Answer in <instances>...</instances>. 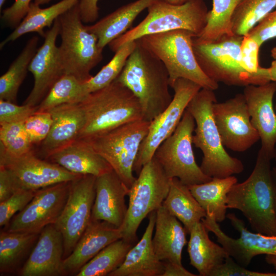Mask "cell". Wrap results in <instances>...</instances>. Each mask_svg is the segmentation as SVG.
Here are the masks:
<instances>
[{
  "instance_id": "obj_1",
  "label": "cell",
  "mask_w": 276,
  "mask_h": 276,
  "mask_svg": "<svg viewBox=\"0 0 276 276\" xmlns=\"http://www.w3.org/2000/svg\"><path fill=\"white\" fill-rule=\"evenodd\" d=\"M268 152L260 148L249 177L227 194V209L239 210L256 232L276 235L275 188Z\"/></svg>"
},
{
  "instance_id": "obj_2",
  "label": "cell",
  "mask_w": 276,
  "mask_h": 276,
  "mask_svg": "<svg viewBox=\"0 0 276 276\" xmlns=\"http://www.w3.org/2000/svg\"><path fill=\"white\" fill-rule=\"evenodd\" d=\"M116 79L139 99L144 120L151 122L172 100L169 89V74L165 66L137 42Z\"/></svg>"
},
{
  "instance_id": "obj_3",
  "label": "cell",
  "mask_w": 276,
  "mask_h": 276,
  "mask_svg": "<svg viewBox=\"0 0 276 276\" xmlns=\"http://www.w3.org/2000/svg\"><path fill=\"white\" fill-rule=\"evenodd\" d=\"M217 102L214 90L201 88L187 109L195 120L193 144L203 154L202 171L211 178H221L241 173L244 166L226 152L222 144L213 114V106Z\"/></svg>"
},
{
  "instance_id": "obj_4",
  "label": "cell",
  "mask_w": 276,
  "mask_h": 276,
  "mask_svg": "<svg viewBox=\"0 0 276 276\" xmlns=\"http://www.w3.org/2000/svg\"><path fill=\"white\" fill-rule=\"evenodd\" d=\"M80 105L85 123L77 140H87L123 125L143 120L139 99L117 79L88 95Z\"/></svg>"
},
{
  "instance_id": "obj_5",
  "label": "cell",
  "mask_w": 276,
  "mask_h": 276,
  "mask_svg": "<svg viewBox=\"0 0 276 276\" xmlns=\"http://www.w3.org/2000/svg\"><path fill=\"white\" fill-rule=\"evenodd\" d=\"M194 37L189 31L175 30L146 35L136 41L164 64L171 87L177 79L183 78L214 91L218 88V83L210 78L198 64L193 50Z\"/></svg>"
},
{
  "instance_id": "obj_6",
  "label": "cell",
  "mask_w": 276,
  "mask_h": 276,
  "mask_svg": "<svg viewBox=\"0 0 276 276\" xmlns=\"http://www.w3.org/2000/svg\"><path fill=\"white\" fill-rule=\"evenodd\" d=\"M242 37L234 34L210 43L193 41L194 52L200 68L212 80L229 86L245 87L271 82L268 68L262 67L258 72L250 73L242 67L240 53Z\"/></svg>"
},
{
  "instance_id": "obj_7",
  "label": "cell",
  "mask_w": 276,
  "mask_h": 276,
  "mask_svg": "<svg viewBox=\"0 0 276 276\" xmlns=\"http://www.w3.org/2000/svg\"><path fill=\"white\" fill-rule=\"evenodd\" d=\"M147 10V16L139 24L108 44L112 52L144 36L175 30L189 31L196 37L204 28L209 11L203 0H192L180 5L155 0Z\"/></svg>"
},
{
  "instance_id": "obj_8",
  "label": "cell",
  "mask_w": 276,
  "mask_h": 276,
  "mask_svg": "<svg viewBox=\"0 0 276 276\" xmlns=\"http://www.w3.org/2000/svg\"><path fill=\"white\" fill-rule=\"evenodd\" d=\"M61 39L59 54L64 74L86 82L90 71L102 60L98 38L87 30L81 19L78 3L59 17Z\"/></svg>"
},
{
  "instance_id": "obj_9",
  "label": "cell",
  "mask_w": 276,
  "mask_h": 276,
  "mask_svg": "<svg viewBox=\"0 0 276 276\" xmlns=\"http://www.w3.org/2000/svg\"><path fill=\"white\" fill-rule=\"evenodd\" d=\"M129 189V203L124 222L120 227L122 239L136 244L140 224L163 203L169 191L170 179L153 156L144 165Z\"/></svg>"
},
{
  "instance_id": "obj_10",
  "label": "cell",
  "mask_w": 276,
  "mask_h": 276,
  "mask_svg": "<svg viewBox=\"0 0 276 276\" xmlns=\"http://www.w3.org/2000/svg\"><path fill=\"white\" fill-rule=\"evenodd\" d=\"M195 120L186 109L174 132L156 149L154 157L167 176L177 178L190 186L206 182L212 178L205 175L195 160L193 149Z\"/></svg>"
},
{
  "instance_id": "obj_11",
  "label": "cell",
  "mask_w": 276,
  "mask_h": 276,
  "mask_svg": "<svg viewBox=\"0 0 276 276\" xmlns=\"http://www.w3.org/2000/svg\"><path fill=\"white\" fill-rule=\"evenodd\" d=\"M150 122L141 120L119 126L87 140L93 149L111 166L129 189L136 178L133 167Z\"/></svg>"
},
{
  "instance_id": "obj_12",
  "label": "cell",
  "mask_w": 276,
  "mask_h": 276,
  "mask_svg": "<svg viewBox=\"0 0 276 276\" xmlns=\"http://www.w3.org/2000/svg\"><path fill=\"white\" fill-rule=\"evenodd\" d=\"M171 88L174 95L171 103L150 122L148 133L141 145L133 167L137 174L153 157L158 147L174 132L190 101L202 88L197 83L183 78L177 79Z\"/></svg>"
},
{
  "instance_id": "obj_13",
  "label": "cell",
  "mask_w": 276,
  "mask_h": 276,
  "mask_svg": "<svg viewBox=\"0 0 276 276\" xmlns=\"http://www.w3.org/2000/svg\"><path fill=\"white\" fill-rule=\"evenodd\" d=\"M96 177L81 175L72 181L65 206L55 224L63 240V258L68 257L91 220Z\"/></svg>"
},
{
  "instance_id": "obj_14",
  "label": "cell",
  "mask_w": 276,
  "mask_h": 276,
  "mask_svg": "<svg viewBox=\"0 0 276 276\" xmlns=\"http://www.w3.org/2000/svg\"><path fill=\"white\" fill-rule=\"evenodd\" d=\"M0 166L5 167L10 173L16 191H36L54 184L73 181L81 175L39 158L33 150L15 156L9 154L1 146Z\"/></svg>"
},
{
  "instance_id": "obj_15",
  "label": "cell",
  "mask_w": 276,
  "mask_h": 276,
  "mask_svg": "<svg viewBox=\"0 0 276 276\" xmlns=\"http://www.w3.org/2000/svg\"><path fill=\"white\" fill-rule=\"evenodd\" d=\"M71 182H60L36 190L31 201L13 216L5 231L40 233L47 225L55 224L67 200Z\"/></svg>"
},
{
  "instance_id": "obj_16",
  "label": "cell",
  "mask_w": 276,
  "mask_h": 276,
  "mask_svg": "<svg viewBox=\"0 0 276 276\" xmlns=\"http://www.w3.org/2000/svg\"><path fill=\"white\" fill-rule=\"evenodd\" d=\"M214 119L223 146L232 151H247L260 140L243 94L213 106Z\"/></svg>"
},
{
  "instance_id": "obj_17",
  "label": "cell",
  "mask_w": 276,
  "mask_h": 276,
  "mask_svg": "<svg viewBox=\"0 0 276 276\" xmlns=\"http://www.w3.org/2000/svg\"><path fill=\"white\" fill-rule=\"evenodd\" d=\"M226 218L239 232V238H233L227 235L218 222L209 216L206 215L201 221L209 232L214 234L217 241L237 263L247 267L256 256L276 255V235L268 236L251 232L245 227L244 221L234 213L227 214Z\"/></svg>"
},
{
  "instance_id": "obj_18",
  "label": "cell",
  "mask_w": 276,
  "mask_h": 276,
  "mask_svg": "<svg viewBox=\"0 0 276 276\" xmlns=\"http://www.w3.org/2000/svg\"><path fill=\"white\" fill-rule=\"evenodd\" d=\"M60 24L57 18L45 32L44 42L38 48L29 66L34 77L32 90L23 104L37 106L53 85L64 74L56 40L60 34Z\"/></svg>"
},
{
  "instance_id": "obj_19",
  "label": "cell",
  "mask_w": 276,
  "mask_h": 276,
  "mask_svg": "<svg viewBox=\"0 0 276 276\" xmlns=\"http://www.w3.org/2000/svg\"><path fill=\"white\" fill-rule=\"evenodd\" d=\"M275 93L276 82L273 81L247 85L243 93L251 122L260 136L261 148L272 158L276 145V113L273 101Z\"/></svg>"
},
{
  "instance_id": "obj_20",
  "label": "cell",
  "mask_w": 276,
  "mask_h": 276,
  "mask_svg": "<svg viewBox=\"0 0 276 276\" xmlns=\"http://www.w3.org/2000/svg\"><path fill=\"white\" fill-rule=\"evenodd\" d=\"M63 240L55 224L40 232L29 257L20 270V276L65 275Z\"/></svg>"
},
{
  "instance_id": "obj_21",
  "label": "cell",
  "mask_w": 276,
  "mask_h": 276,
  "mask_svg": "<svg viewBox=\"0 0 276 276\" xmlns=\"http://www.w3.org/2000/svg\"><path fill=\"white\" fill-rule=\"evenodd\" d=\"M95 189L91 220L106 221L120 228L126 214L125 197L129 189L113 170L96 177Z\"/></svg>"
},
{
  "instance_id": "obj_22",
  "label": "cell",
  "mask_w": 276,
  "mask_h": 276,
  "mask_svg": "<svg viewBox=\"0 0 276 276\" xmlns=\"http://www.w3.org/2000/svg\"><path fill=\"white\" fill-rule=\"evenodd\" d=\"M122 238L119 227L106 221L90 220L72 253L63 260L65 275H76L101 250Z\"/></svg>"
},
{
  "instance_id": "obj_23",
  "label": "cell",
  "mask_w": 276,
  "mask_h": 276,
  "mask_svg": "<svg viewBox=\"0 0 276 276\" xmlns=\"http://www.w3.org/2000/svg\"><path fill=\"white\" fill-rule=\"evenodd\" d=\"M53 120L51 130L40 144L45 158L76 141L85 123L84 110L80 103L64 104L49 110Z\"/></svg>"
},
{
  "instance_id": "obj_24",
  "label": "cell",
  "mask_w": 276,
  "mask_h": 276,
  "mask_svg": "<svg viewBox=\"0 0 276 276\" xmlns=\"http://www.w3.org/2000/svg\"><path fill=\"white\" fill-rule=\"evenodd\" d=\"M149 215L142 238L130 249L122 264L108 276H162L164 263L156 255L152 245L156 211Z\"/></svg>"
},
{
  "instance_id": "obj_25",
  "label": "cell",
  "mask_w": 276,
  "mask_h": 276,
  "mask_svg": "<svg viewBox=\"0 0 276 276\" xmlns=\"http://www.w3.org/2000/svg\"><path fill=\"white\" fill-rule=\"evenodd\" d=\"M154 229L152 245L158 258L163 262L182 265V252L187 243V232L163 205L156 210Z\"/></svg>"
},
{
  "instance_id": "obj_26",
  "label": "cell",
  "mask_w": 276,
  "mask_h": 276,
  "mask_svg": "<svg viewBox=\"0 0 276 276\" xmlns=\"http://www.w3.org/2000/svg\"><path fill=\"white\" fill-rule=\"evenodd\" d=\"M46 159L78 175L96 177L112 169L109 164L86 142L76 140Z\"/></svg>"
},
{
  "instance_id": "obj_27",
  "label": "cell",
  "mask_w": 276,
  "mask_h": 276,
  "mask_svg": "<svg viewBox=\"0 0 276 276\" xmlns=\"http://www.w3.org/2000/svg\"><path fill=\"white\" fill-rule=\"evenodd\" d=\"M154 1L136 0L131 2L85 27L97 36L98 47L103 50L111 41L126 33L140 13Z\"/></svg>"
},
{
  "instance_id": "obj_28",
  "label": "cell",
  "mask_w": 276,
  "mask_h": 276,
  "mask_svg": "<svg viewBox=\"0 0 276 276\" xmlns=\"http://www.w3.org/2000/svg\"><path fill=\"white\" fill-rule=\"evenodd\" d=\"M208 232L202 221L195 224L189 232L188 252L190 264L201 276H210L212 271L229 257L222 246L210 239Z\"/></svg>"
},
{
  "instance_id": "obj_29",
  "label": "cell",
  "mask_w": 276,
  "mask_h": 276,
  "mask_svg": "<svg viewBox=\"0 0 276 276\" xmlns=\"http://www.w3.org/2000/svg\"><path fill=\"white\" fill-rule=\"evenodd\" d=\"M40 233H0L1 275L17 273L33 250Z\"/></svg>"
},
{
  "instance_id": "obj_30",
  "label": "cell",
  "mask_w": 276,
  "mask_h": 276,
  "mask_svg": "<svg viewBox=\"0 0 276 276\" xmlns=\"http://www.w3.org/2000/svg\"><path fill=\"white\" fill-rule=\"evenodd\" d=\"M79 0H61L45 8L32 2L26 16L18 26L14 29L0 43V48H3L8 43L17 39L29 33H37L44 37L46 27L51 28L55 20L60 16L73 7Z\"/></svg>"
},
{
  "instance_id": "obj_31",
  "label": "cell",
  "mask_w": 276,
  "mask_h": 276,
  "mask_svg": "<svg viewBox=\"0 0 276 276\" xmlns=\"http://www.w3.org/2000/svg\"><path fill=\"white\" fill-rule=\"evenodd\" d=\"M237 182V178L232 175L221 178H212L206 182L188 186L206 215L218 223L226 218L227 194Z\"/></svg>"
},
{
  "instance_id": "obj_32",
  "label": "cell",
  "mask_w": 276,
  "mask_h": 276,
  "mask_svg": "<svg viewBox=\"0 0 276 276\" xmlns=\"http://www.w3.org/2000/svg\"><path fill=\"white\" fill-rule=\"evenodd\" d=\"M163 205L183 225L188 234L195 224L206 216L188 186L177 178L170 179L169 191Z\"/></svg>"
},
{
  "instance_id": "obj_33",
  "label": "cell",
  "mask_w": 276,
  "mask_h": 276,
  "mask_svg": "<svg viewBox=\"0 0 276 276\" xmlns=\"http://www.w3.org/2000/svg\"><path fill=\"white\" fill-rule=\"evenodd\" d=\"M242 0H213L208 11L206 25L201 32L193 38L196 43L214 42L226 35H233V17Z\"/></svg>"
},
{
  "instance_id": "obj_34",
  "label": "cell",
  "mask_w": 276,
  "mask_h": 276,
  "mask_svg": "<svg viewBox=\"0 0 276 276\" xmlns=\"http://www.w3.org/2000/svg\"><path fill=\"white\" fill-rule=\"evenodd\" d=\"M37 36L30 38L8 70L0 77V100L16 103L19 88L29 71V64L38 48Z\"/></svg>"
},
{
  "instance_id": "obj_35",
  "label": "cell",
  "mask_w": 276,
  "mask_h": 276,
  "mask_svg": "<svg viewBox=\"0 0 276 276\" xmlns=\"http://www.w3.org/2000/svg\"><path fill=\"white\" fill-rule=\"evenodd\" d=\"M135 244L119 239L101 250L76 276H106L118 268Z\"/></svg>"
},
{
  "instance_id": "obj_36",
  "label": "cell",
  "mask_w": 276,
  "mask_h": 276,
  "mask_svg": "<svg viewBox=\"0 0 276 276\" xmlns=\"http://www.w3.org/2000/svg\"><path fill=\"white\" fill-rule=\"evenodd\" d=\"M84 82L72 75L63 74L37 106V111H49L64 104L80 103L88 95Z\"/></svg>"
},
{
  "instance_id": "obj_37",
  "label": "cell",
  "mask_w": 276,
  "mask_h": 276,
  "mask_svg": "<svg viewBox=\"0 0 276 276\" xmlns=\"http://www.w3.org/2000/svg\"><path fill=\"white\" fill-rule=\"evenodd\" d=\"M276 8V0H242L233 17L234 34L243 36Z\"/></svg>"
},
{
  "instance_id": "obj_38",
  "label": "cell",
  "mask_w": 276,
  "mask_h": 276,
  "mask_svg": "<svg viewBox=\"0 0 276 276\" xmlns=\"http://www.w3.org/2000/svg\"><path fill=\"white\" fill-rule=\"evenodd\" d=\"M136 45V41L128 42L118 50L109 62L95 76L84 82L88 95L101 89L116 80L122 71L126 61Z\"/></svg>"
},
{
  "instance_id": "obj_39",
  "label": "cell",
  "mask_w": 276,
  "mask_h": 276,
  "mask_svg": "<svg viewBox=\"0 0 276 276\" xmlns=\"http://www.w3.org/2000/svg\"><path fill=\"white\" fill-rule=\"evenodd\" d=\"M0 146L9 154L18 156L32 151L24 123L0 124Z\"/></svg>"
},
{
  "instance_id": "obj_40",
  "label": "cell",
  "mask_w": 276,
  "mask_h": 276,
  "mask_svg": "<svg viewBox=\"0 0 276 276\" xmlns=\"http://www.w3.org/2000/svg\"><path fill=\"white\" fill-rule=\"evenodd\" d=\"M36 191L18 190L9 198L0 202V226L5 228L13 216L31 201Z\"/></svg>"
},
{
  "instance_id": "obj_41",
  "label": "cell",
  "mask_w": 276,
  "mask_h": 276,
  "mask_svg": "<svg viewBox=\"0 0 276 276\" xmlns=\"http://www.w3.org/2000/svg\"><path fill=\"white\" fill-rule=\"evenodd\" d=\"M52 122V117L49 111H36L25 121V129L33 145L40 144L45 139Z\"/></svg>"
},
{
  "instance_id": "obj_42",
  "label": "cell",
  "mask_w": 276,
  "mask_h": 276,
  "mask_svg": "<svg viewBox=\"0 0 276 276\" xmlns=\"http://www.w3.org/2000/svg\"><path fill=\"white\" fill-rule=\"evenodd\" d=\"M37 109V106H31L0 100V124L24 123Z\"/></svg>"
},
{
  "instance_id": "obj_43",
  "label": "cell",
  "mask_w": 276,
  "mask_h": 276,
  "mask_svg": "<svg viewBox=\"0 0 276 276\" xmlns=\"http://www.w3.org/2000/svg\"><path fill=\"white\" fill-rule=\"evenodd\" d=\"M261 46L248 34L243 36L240 45L242 66L250 73L258 72L262 67L259 63V52Z\"/></svg>"
},
{
  "instance_id": "obj_44",
  "label": "cell",
  "mask_w": 276,
  "mask_h": 276,
  "mask_svg": "<svg viewBox=\"0 0 276 276\" xmlns=\"http://www.w3.org/2000/svg\"><path fill=\"white\" fill-rule=\"evenodd\" d=\"M210 276H276V271L263 272L248 270L229 256L212 271Z\"/></svg>"
},
{
  "instance_id": "obj_45",
  "label": "cell",
  "mask_w": 276,
  "mask_h": 276,
  "mask_svg": "<svg viewBox=\"0 0 276 276\" xmlns=\"http://www.w3.org/2000/svg\"><path fill=\"white\" fill-rule=\"evenodd\" d=\"M261 45L276 38V8L260 21L248 33Z\"/></svg>"
},
{
  "instance_id": "obj_46",
  "label": "cell",
  "mask_w": 276,
  "mask_h": 276,
  "mask_svg": "<svg viewBox=\"0 0 276 276\" xmlns=\"http://www.w3.org/2000/svg\"><path fill=\"white\" fill-rule=\"evenodd\" d=\"M32 0H15L10 7L2 11L1 19L7 27L16 28L27 13Z\"/></svg>"
},
{
  "instance_id": "obj_47",
  "label": "cell",
  "mask_w": 276,
  "mask_h": 276,
  "mask_svg": "<svg viewBox=\"0 0 276 276\" xmlns=\"http://www.w3.org/2000/svg\"><path fill=\"white\" fill-rule=\"evenodd\" d=\"M99 0H79L78 6L83 23H94L99 17Z\"/></svg>"
},
{
  "instance_id": "obj_48",
  "label": "cell",
  "mask_w": 276,
  "mask_h": 276,
  "mask_svg": "<svg viewBox=\"0 0 276 276\" xmlns=\"http://www.w3.org/2000/svg\"><path fill=\"white\" fill-rule=\"evenodd\" d=\"M15 191L10 173L5 167L0 166V202L9 198Z\"/></svg>"
},
{
  "instance_id": "obj_49",
  "label": "cell",
  "mask_w": 276,
  "mask_h": 276,
  "mask_svg": "<svg viewBox=\"0 0 276 276\" xmlns=\"http://www.w3.org/2000/svg\"><path fill=\"white\" fill-rule=\"evenodd\" d=\"M164 270L162 276H195L196 274L189 271L182 265L171 262H163Z\"/></svg>"
},
{
  "instance_id": "obj_50",
  "label": "cell",
  "mask_w": 276,
  "mask_h": 276,
  "mask_svg": "<svg viewBox=\"0 0 276 276\" xmlns=\"http://www.w3.org/2000/svg\"><path fill=\"white\" fill-rule=\"evenodd\" d=\"M268 70L270 81L276 82V60L274 59L271 62Z\"/></svg>"
},
{
  "instance_id": "obj_51",
  "label": "cell",
  "mask_w": 276,
  "mask_h": 276,
  "mask_svg": "<svg viewBox=\"0 0 276 276\" xmlns=\"http://www.w3.org/2000/svg\"><path fill=\"white\" fill-rule=\"evenodd\" d=\"M266 262L272 265L276 270V255H267L265 257Z\"/></svg>"
},
{
  "instance_id": "obj_52",
  "label": "cell",
  "mask_w": 276,
  "mask_h": 276,
  "mask_svg": "<svg viewBox=\"0 0 276 276\" xmlns=\"http://www.w3.org/2000/svg\"><path fill=\"white\" fill-rule=\"evenodd\" d=\"M172 5H180L187 3L192 0H162Z\"/></svg>"
},
{
  "instance_id": "obj_53",
  "label": "cell",
  "mask_w": 276,
  "mask_h": 276,
  "mask_svg": "<svg viewBox=\"0 0 276 276\" xmlns=\"http://www.w3.org/2000/svg\"><path fill=\"white\" fill-rule=\"evenodd\" d=\"M272 173L273 179L275 185V215H276V166L272 168Z\"/></svg>"
},
{
  "instance_id": "obj_54",
  "label": "cell",
  "mask_w": 276,
  "mask_h": 276,
  "mask_svg": "<svg viewBox=\"0 0 276 276\" xmlns=\"http://www.w3.org/2000/svg\"><path fill=\"white\" fill-rule=\"evenodd\" d=\"M52 0H34L33 2L38 5H41L49 3Z\"/></svg>"
},
{
  "instance_id": "obj_55",
  "label": "cell",
  "mask_w": 276,
  "mask_h": 276,
  "mask_svg": "<svg viewBox=\"0 0 276 276\" xmlns=\"http://www.w3.org/2000/svg\"><path fill=\"white\" fill-rule=\"evenodd\" d=\"M270 54L273 59L276 60V46L271 50Z\"/></svg>"
},
{
  "instance_id": "obj_56",
  "label": "cell",
  "mask_w": 276,
  "mask_h": 276,
  "mask_svg": "<svg viewBox=\"0 0 276 276\" xmlns=\"http://www.w3.org/2000/svg\"><path fill=\"white\" fill-rule=\"evenodd\" d=\"M274 109H275V110L276 111V100H275V106H274ZM274 158L275 161L276 162V145H275V149H274V158Z\"/></svg>"
},
{
  "instance_id": "obj_57",
  "label": "cell",
  "mask_w": 276,
  "mask_h": 276,
  "mask_svg": "<svg viewBox=\"0 0 276 276\" xmlns=\"http://www.w3.org/2000/svg\"><path fill=\"white\" fill-rule=\"evenodd\" d=\"M6 0H0V9H2V8L3 7V5H4L5 3L6 2Z\"/></svg>"
}]
</instances>
